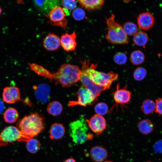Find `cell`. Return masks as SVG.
I'll use <instances>...</instances> for the list:
<instances>
[{"mask_svg": "<svg viewBox=\"0 0 162 162\" xmlns=\"http://www.w3.org/2000/svg\"><path fill=\"white\" fill-rule=\"evenodd\" d=\"M30 69L39 75L53 80L62 87L70 86L80 80L81 69L77 66L68 64L62 65L58 70L52 73L35 63H29Z\"/></svg>", "mask_w": 162, "mask_h": 162, "instance_id": "1", "label": "cell"}, {"mask_svg": "<svg viewBox=\"0 0 162 162\" xmlns=\"http://www.w3.org/2000/svg\"><path fill=\"white\" fill-rule=\"evenodd\" d=\"M44 126L43 118L36 113H32L24 116L17 124L18 129L29 139L43 131Z\"/></svg>", "mask_w": 162, "mask_h": 162, "instance_id": "2", "label": "cell"}, {"mask_svg": "<svg viewBox=\"0 0 162 162\" xmlns=\"http://www.w3.org/2000/svg\"><path fill=\"white\" fill-rule=\"evenodd\" d=\"M96 64H90L89 60L82 62V68L86 70L92 81L96 85L103 88L105 90L110 87L112 83L118 77V75L112 71L106 73L95 69Z\"/></svg>", "mask_w": 162, "mask_h": 162, "instance_id": "3", "label": "cell"}, {"mask_svg": "<svg viewBox=\"0 0 162 162\" xmlns=\"http://www.w3.org/2000/svg\"><path fill=\"white\" fill-rule=\"evenodd\" d=\"M107 33L106 38L113 44H125L128 43V37L122 27L115 20V16L112 14L108 18H106Z\"/></svg>", "mask_w": 162, "mask_h": 162, "instance_id": "4", "label": "cell"}, {"mask_svg": "<svg viewBox=\"0 0 162 162\" xmlns=\"http://www.w3.org/2000/svg\"><path fill=\"white\" fill-rule=\"evenodd\" d=\"M88 126L86 121L82 116L70 123V136L75 143L81 144L93 138V135L88 133Z\"/></svg>", "mask_w": 162, "mask_h": 162, "instance_id": "5", "label": "cell"}, {"mask_svg": "<svg viewBox=\"0 0 162 162\" xmlns=\"http://www.w3.org/2000/svg\"><path fill=\"white\" fill-rule=\"evenodd\" d=\"M29 139L17 128L9 126L0 132V145L4 146L8 143L16 141L27 142Z\"/></svg>", "mask_w": 162, "mask_h": 162, "instance_id": "6", "label": "cell"}, {"mask_svg": "<svg viewBox=\"0 0 162 162\" xmlns=\"http://www.w3.org/2000/svg\"><path fill=\"white\" fill-rule=\"evenodd\" d=\"M77 93V100L69 101L68 106L80 105L85 106L92 105L97 100V97L92 92L83 86L79 88Z\"/></svg>", "mask_w": 162, "mask_h": 162, "instance_id": "7", "label": "cell"}, {"mask_svg": "<svg viewBox=\"0 0 162 162\" xmlns=\"http://www.w3.org/2000/svg\"><path fill=\"white\" fill-rule=\"evenodd\" d=\"M66 15L64 9L58 6H56L51 9L49 12L48 16L51 24L65 29L68 24Z\"/></svg>", "mask_w": 162, "mask_h": 162, "instance_id": "8", "label": "cell"}, {"mask_svg": "<svg viewBox=\"0 0 162 162\" xmlns=\"http://www.w3.org/2000/svg\"><path fill=\"white\" fill-rule=\"evenodd\" d=\"M86 121L88 127L97 135L101 134L106 128V120L102 116L95 114Z\"/></svg>", "mask_w": 162, "mask_h": 162, "instance_id": "9", "label": "cell"}, {"mask_svg": "<svg viewBox=\"0 0 162 162\" xmlns=\"http://www.w3.org/2000/svg\"><path fill=\"white\" fill-rule=\"evenodd\" d=\"M81 70L80 80L82 86L90 90L96 97L99 96L105 89L95 84L90 79L84 69L82 68Z\"/></svg>", "mask_w": 162, "mask_h": 162, "instance_id": "10", "label": "cell"}, {"mask_svg": "<svg viewBox=\"0 0 162 162\" xmlns=\"http://www.w3.org/2000/svg\"><path fill=\"white\" fill-rule=\"evenodd\" d=\"M2 99L6 103L12 104L20 99L19 88L15 86L6 87L4 88L2 93Z\"/></svg>", "mask_w": 162, "mask_h": 162, "instance_id": "11", "label": "cell"}, {"mask_svg": "<svg viewBox=\"0 0 162 162\" xmlns=\"http://www.w3.org/2000/svg\"><path fill=\"white\" fill-rule=\"evenodd\" d=\"M34 94L36 99L42 103L47 102L50 97V88L47 84L42 83L34 86Z\"/></svg>", "mask_w": 162, "mask_h": 162, "instance_id": "12", "label": "cell"}, {"mask_svg": "<svg viewBox=\"0 0 162 162\" xmlns=\"http://www.w3.org/2000/svg\"><path fill=\"white\" fill-rule=\"evenodd\" d=\"M76 35L75 32L71 34L67 33L62 34L60 38V44L64 50L69 52L74 51L76 47Z\"/></svg>", "mask_w": 162, "mask_h": 162, "instance_id": "13", "label": "cell"}, {"mask_svg": "<svg viewBox=\"0 0 162 162\" xmlns=\"http://www.w3.org/2000/svg\"><path fill=\"white\" fill-rule=\"evenodd\" d=\"M137 23L141 29L147 30L151 28L154 23V18L150 13L145 12L140 14L137 18Z\"/></svg>", "mask_w": 162, "mask_h": 162, "instance_id": "14", "label": "cell"}, {"mask_svg": "<svg viewBox=\"0 0 162 162\" xmlns=\"http://www.w3.org/2000/svg\"><path fill=\"white\" fill-rule=\"evenodd\" d=\"M60 45V38L53 33L48 34L43 41L44 47L48 51L55 50L59 48Z\"/></svg>", "mask_w": 162, "mask_h": 162, "instance_id": "15", "label": "cell"}, {"mask_svg": "<svg viewBox=\"0 0 162 162\" xmlns=\"http://www.w3.org/2000/svg\"><path fill=\"white\" fill-rule=\"evenodd\" d=\"M108 152L104 147L96 146L90 149L89 155L92 159L96 162H102L108 157Z\"/></svg>", "mask_w": 162, "mask_h": 162, "instance_id": "16", "label": "cell"}, {"mask_svg": "<svg viewBox=\"0 0 162 162\" xmlns=\"http://www.w3.org/2000/svg\"><path fill=\"white\" fill-rule=\"evenodd\" d=\"M34 4L41 12L48 14L49 12L56 6H58L60 2L58 0H46L34 1Z\"/></svg>", "mask_w": 162, "mask_h": 162, "instance_id": "17", "label": "cell"}, {"mask_svg": "<svg viewBox=\"0 0 162 162\" xmlns=\"http://www.w3.org/2000/svg\"><path fill=\"white\" fill-rule=\"evenodd\" d=\"M131 94L125 88L119 89L118 85L113 94V98L116 103L120 104H127L131 98Z\"/></svg>", "mask_w": 162, "mask_h": 162, "instance_id": "18", "label": "cell"}, {"mask_svg": "<svg viewBox=\"0 0 162 162\" xmlns=\"http://www.w3.org/2000/svg\"><path fill=\"white\" fill-rule=\"evenodd\" d=\"M65 132V128L62 124L55 123L51 125L49 130L50 138L54 140L61 139L64 136Z\"/></svg>", "mask_w": 162, "mask_h": 162, "instance_id": "19", "label": "cell"}, {"mask_svg": "<svg viewBox=\"0 0 162 162\" xmlns=\"http://www.w3.org/2000/svg\"><path fill=\"white\" fill-rule=\"evenodd\" d=\"M80 5L88 10H94L101 8L104 3V0H79Z\"/></svg>", "mask_w": 162, "mask_h": 162, "instance_id": "20", "label": "cell"}, {"mask_svg": "<svg viewBox=\"0 0 162 162\" xmlns=\"http://www.w3.org/2000/svg\"><path fill=\"white\" fill-rule=\"evenodd\" d=\"M138 127L140 132L143 134L147 135L152 133L154 129V125L150 120L144 119L138 123Z\"/></svg>", "mask_w": 162, "mask_h": 162, "instance_id": "21", "label": "cell"}, {"mask_svg": "<svg viewBox=\"0 0 162 162\" xmlns=\"http://www.w3.org/2000/svg\"><path fill=\"white\" fill-rule=\"evenodd\" d=\"M63 110L62 104L57 101H53L50 102L48 105L46 110L50 115L54 116L60 115Z\"/></svg>", "mask_w": 162, "mask_h": 162, "instance_id": "22", "label": "cell"}, {"mask_svg": "<svg viewBox=\"0 0 162 162\" xmlns=\"http://www.w3.org/2000/svg\"><path fill=\"white\" fill-rule=\"evenodd\" d=\"M148 40L147 34L142 31H138L134 35L133 41L136 45L145 47Z\"/></svg>", "mask_w": 162, "mask_h": 162, "instance_id": "23", "label": "cell"}, {"mask_svg": "<svg viewBox=\"0 0 162 162\" xmlns=\"http://www.w3.org/2000/svg\"><path fill=\"white\" fill-rule=\"evenodd\" d=\"M19 117L17 111L13 108H9L5 111L3 114V117L6 122L9 123L15 122Z\"/></svg>", "mask_w": 162, "mask_h": 162, "instance_id": "24", "label": "cell"}, {"mask_svg": "<svg viewBox=\"0 0 162 162\" xmlns=\"http://www.w3.org/2000/svg\"><path fill=\"white\" fill-rule=\"evenodd\" d=\"M145 56L142 52L140 50H136L131 54L130 60L131 63L135 65L142 64L144 61Z\"/></svg>", "mask_w": 162, "mask_h": 162, "instance_id": "25", "label": "cell"}, {"mask_svg": "<svg viewBox=\"0 0 162 162\" xmlns=\"http://www.w3.org/2000/svg\"><path fill=\"white\" fill-rule=\"evenodd\" d=\"M155 103L152 100L147 99L144 100L141 106V109L145 114L148 115L152 113L155 110Z\"/></svg>", "mask_w": 162, "mask_h": 162, "instance_id": "26", "label": "cell"}, {"mask_svg": "<svg viewBox=\"0 0 162 162\" xmlns=\"http://www.w3.org/2000/svg\"><path fill=\"white\" fill-rule=\"evenodd\" d=\"M40 144L39 141L33 138L28 140L26 143V147L28 151L30 153L34 154L39 150Z\"/></svg>", "mask_w": 162, "mask_h": 162, "instance_id": "27", "label": "cell"}, {"mask_svg": "<svg viewBox=\"0 0 162 162\" xmlns=\"http://www.w3.org/2000/svg\"><path fill=\"white\" fill-rule=\"evenodd\" d=\"M122 28L127 35H134L138 31L136 25L131 22H127L123 25Z\"/></svg>", "mask_w": 162, "mask_h": 162, "instance_id": "28", "label": "cell"}, {"mask_svg": "<svg viewBox=\"0 0 162 162\" xmlns=\"http://www.w3.org/2000/svg\"><path fill=\"white\" fill-rule=\"evenodd\" d=\"M147 74V70L144 68L139 67L134 70L133 76L134 79L137 81H141L146 77Z\"/></svg>", "mask_w": 162, "mask_h": 162, "instance_id": "29", "label": "cell"}, {"mask_svg": "<svg viewBox=\"0 0 162 162\" xmlns=\"http://www.w3.org/2000/svg\"><path fill=\"white\" fill-rule=\"evenodd\" d=\"M94 110L96 114L102 116L107 113L108 110V107L105 103L100 102L95 105Z\"/></svg>", "mask_w": 162, "mask_h": 162, "instance_id": "30", "label": "cell"}, {"mask_svg": "<svg viewBox=\"0 0 162 162\" xmlns=\"http://www.w3.org/2000/svg\"><path fill=\"white\" fill-rule=\"evenodd\" d=\"M115 62L118 65H123L125 64L127 60L126 55L124 52H119L116 53L113 57Z\"/></svg>", "mask_w": 162, "mask_h": 162, "instance_id": "31", "label": "cell"}, {"mask_svg": "<svg viewBox=\"0 0 162 162\" xmlns=\"http://www.w3.org/2000/svg\"><path fill=\"white\" fill-rule=\"evenodd\" d=\"M86 14L84 10L80 8H76L72 12V16L76 20L80 21L83 19L85 17Z\"/></svg>", "mask_w": 162, "mask_h": 162, "instance_id": "32", "label": "cell"}, {"mask_svg": "<svg viewBox=\"0 0 162 162\" xmlns=\"http://www.w3.org/2000/svg\"><path fill=\"white\" fill-rule=\"evenodd\" d=\"M61 3L65 9L70 10H73L77 6L76 2L75 0H62Z\"/></svg>", "mask_w": 162, "mask_h": 162, "instance_id": "33", "label": "cell"}, {"mask_svg": "<svg viewBox=\"0 0 162 162\" xmlns=\"http://www.w3.org/2000/svg\"><path fill=\"white\" fill-rule=\"evenodd\" d=\"M155 107L154 111L159 115H162V98L155 100Z\"/></svg>", "mask_w": 162, "mask_h": 162, "instance_id": "34", "label": "cell"}, {"mask_svg": "<svg viewBox=\"0 0 162 162\" xmlns=\"http://www.w3.org/2000/svg\"><path fill=\"white\" fill-rule=\"evenodd\" d=\"M154 150L157 153H162V140H160L157 141L154 144Z\"/></svg>", "mask_w": 162, "mask_h": 162, "instance_id": "35", "label": "cell"}, {"mask_svg": "<svg viewBox=\"0 0 162 162\" xmlns=\"http://www.w3.org/2000/svg\"><path fill=\"white\" fill-rule=\"evenodd\" d=\"M4 105L2 101L0 100V113H1L4 110Z\"/></svg>", "mask_w": 162, "mask_h": 162, "instance_id": "36", "label": "cell"}, {"mask_svg": "<svg viewBox=\"0 0 162 162\" xmlns=\"http://www.w3.org/2000/svg\"><path fill=\"white\" fill-rule=\"evenodd\" d=\"M63 162H76V161L74 158H70L67 159Z\"/></svg>", "mask_w": 162, "mask_h": 162, "instance_id": "37", "label": "cell"}, {"mask_svg": "<svg viewBox=\"0 0 162 162\" xmlns=\"http://www.w3.org/2000/svg\"><path fill=\"white\" fill-rule=\"evenodd\" d=\"M102 162H113L111 161H110V160H106V161H103Z\"/></svg>", "mask_w": 162, "mask_h": 162, "instance_id": "38", "label": "cell"}, {"mask_svg": "<svg viewBox=\"0 0 162 162\" xmlns=\"http://www.w3.org/2000/svg\"><path fill=\"white\" fill-rule=\"evenodd\" d=\"M1 13H2V9L0 7V15L1 14Z\"/></svg>", "mask_w": 162, "mask_h": 162, "instance_id": "39", "label": "cell"}, {"mask_svg": "<svg viewBox=\"0 0 162 162\" xmlns=\"http://www.w3.org/2000/svg\"><path fill=\"white\" fill-rule=\"evenodd\" d=\"M146 162H152L151 161H146Z\"/></svg>", "mask_w": 162, "mask_h": 162, "instance_id": "40", "label": "cell"}]
</instances>
